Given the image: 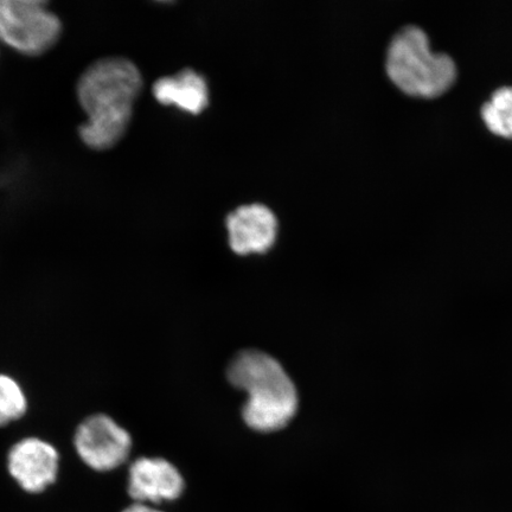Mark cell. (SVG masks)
<instances>
[{
    "label": "cell",
    "instance_id": "obj_4",
    "mask_svg": "<svg viewBox=\"0 0 512 512\" xmlns=\"http://www.w3.org/2000/svg\"><path fill=\"white\" fill-rule=\"evenodd\" d=\"M62 24L40 0H0V41L27 56H38L55 46Z\"/></svg>",
    "mask_w": 512,
    "mask_h": 512
},
{
    "label": "cell",
    "instance_id": "obj_10",
    "mask_svg": "<svg viewBox=\"0 0 512 512\" xmlns=\"http://www.w3.org/2000/svg\"><path fill=\"white\" fill-rule=\"evenodd\" d=\"M482 117L492 132L512 138V87L497 89L485 102Z\"/></svg>",
    "mask_w": 512,
    "mask_h": 512
},
{
    "label": "cell",
    "instance_id": "obj_11",
    "mask_svg": "<svg viewBox=\"0 0 512 512\" xmlns=\"http://www.w3.org/2000/svg\"><path fill=\"white\" fill-rule=\"evenodd\" d=\"M28 411L27 395L11 376L0 374V426L11 424Z\"/></svg>",
    "mask_w": 512,
    "mask_h": 512
},
{
    "label": "cell",
    "instance_id": "obj_8",
    "mask_svg": "<svg viewBox=\"0 0 512 512\" xmlns=\"http://www.w3.org/2000/svg\"><path fill=\"white\" fill-rule=\"evenodd\" d=\"M183 490L181 473L162 458H139L128 471V494L138 503L174 501Z\"/></svg>",
    "mask_w": 512,
    "mask_h": 512
},
{
    "label": "cell",
    "instance_id": "obj_2",
    "mask_svg": "<svg viewBox=\"0 0 512 512\" xmlns=\"http://www.w3.org/2000/svg\"><path fill=\"white\" fill-rule=\"evenodd\" d=\"M228 380L235 388L247 393L243 420L255 431H279L297 413L296 386L283 366L265 352H241L229 364Z\"/></svg>",
    "mask_w": 512,
    "mask_h": 512
},
{
    "label": "cell",
    "instance_id": "obj_6",
    "mask_svg": "<svg viewBox=\"0 0 512 512\" xmlns=\"http://www.w3.org/2000/svg\"><path fill=\"white\" fill-rule=\"evenodd\" d=\"M60 456L48 441L30 437L11 447L8 467L12 478L21 488L38 494L55 483L59 473Z\"/></svg>",
    "mask_w": 512,
    "mask_h": 512
},
{
    "label": "cell",
    "instance_id": "obj_1",
    "mask_svg": "<svg viewBox=\"0 0 512 512\" xmlns=\"http://www.w3.org/2000/svg\"><path fill=\"white\" fill-rule=\"evenodd\" d=\"M143 79L136 64L123 57L96 61L82 74L78 99L87 120L79 128L82 143L104 151L118 144L130 126Z\"/></svg>",
    "mask_w": 512,
    "mask_h": 512
},
{
    "label": "cell",
    "instance_id": "obj_9",
    "mask_svg": "<svg viewBox=\"0 0 512 512\" xmlns=\"http://www.w3.org/2000/svg\"><path fill=\"white\" fill-rule=\"evenodd\" d=\"M153 95L159 104L177 106L192 114H200L209 105L208 83L192 69L159 79L153 86Z\"/></svg>",
    "mask_w": 512,
    "mask_h": 512
},
{
    "label": "cell",
    "instance_id": "obj_5",
    "mask_svg": "<svg viewBox=\"0 0 512 512\" xmlns=\"http://www.w3.org/2000/svg\"><path fill=\"white\" fill-rule=\"evenodd\" d=\"M74 446L82 462L99 472L123 465L132 450V438L111 416H89L76 430Z\"/></svg>",
    "mask_w": 512,
    "mask_h": 512
},
{
    "label": "cell",
    "instance_id": "obj_7",
    "mask_svg": "<svg viewBox=\"0 0 512 512\" xmlns=\"http://www.w3.org/2000/svg\"><path fill=\"white\" fill-rule=\"evenodd\" d=\"M230 248L236 254H264L273 247L278 234V221L264 204H249L227 217Z\"/></svg>",
    "mask_w": 512,
    "mask_h": 512
},
{
    "label": "cell",
    "instance_id": "obj_3",
    "mask_svg": "<svg viewBox=\"0 0 512 512\" xmlns=\"http://www.w3.org/2000/svg\"><path fill=\"white\" fill-rule=\"evenodd\" d=\"M386 67L389 78L403 92L425 98L443 94L457 78L451 56L433 53L426 32L415 25L393 37Z\"/></svg>",
    "mask_w": 512,
    "mask_h": 512
},
{
    "label": "cell",
    "instance_id": "obj_12",
    "mask_svg": "<svg viewBox=\"0 0 512 512\" xmlns=\"http://www.w3.org/2000/svg\"><path fill=\"white\" fill-rule=\"evenodd\" d=\"M123 512H162L155 509H152L150 507H147V505L142 503H137L132 505V507L127 508Z\"/></svg>",
    "mask_w": 512,
    "mask_h": 512
}]
</instances>
